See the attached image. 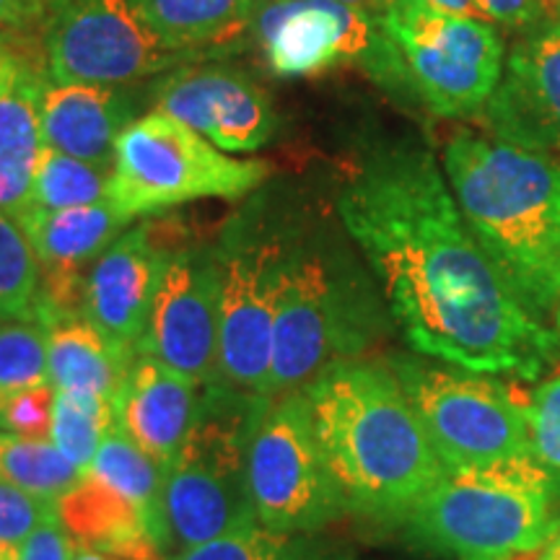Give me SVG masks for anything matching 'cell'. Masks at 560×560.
<instances>
[{"mask_svg":"<svg viewBox=\"0 0 560 560\" xmlns=\"http://www.w3.org/2000/svg\"><path fill=\"white\" fill-rule=\"evenodd\" d=\"M335 210L412 353L522 382L556 366L560 332L516 299L425 145L371 151Z\"/></svg>","mask_w":560,"mask_h":560,"instance_id":"6da1fadb","label":"cell"},{"mask_svg":"<svg viewBox=\"0 0 560 560\" xmlns=\"http://www.w3.org/2000/svg\"><path fill=\"white\" fill-rule=\"evenodd\" d=\"M348 514L400 524L446 470L387 361H342L304 389Z\"/></svg>","mask_w":560,"mask_h":560,"instance_id":"7a4b0ae2","label":"cell"},{"mask_svg":"<svg viewBox=\"0 0 560 560\" xmlns=\"http://www.w3.org/2000/svg\"><path fill=\"white\" fill-rule=\"evenodd\" d=\"M454 200L503 280L537 319L560 312V161L457 130L444 145Z\"/></svg>","mask_w":560,"mask_h":560,"instance_id":"3957f363","label":"cell"},{"mask_svg":"<svg viewBox=\"0 0 560 560\" xmlns=\"http://www.w3.org/2000/svg\"><path fill=\"white\" fill-rule=\"evenodd\" d=\"M392 327L371 270L332 231L306 223L280 291L262 395L299 392L335 363L363 359Z\"/></svg>","mask_w":560,"mask_h":560,"instance_id":"277c9868","label":"cell"},{"mask_svg":"<svg viewBox=\"0 0 560 560\" xmlns=\"http://www.w3.org/2000/svg\"><path fill=\"white\" fill-rule=\"evenodd\" d=\"M304 229L296 210L257 190L219 231L213 255L221 299V380L234 387L262 395L280 291Z\"/></svg>","mask_w":560,"mask_h":560,"instance_id":"5b68a950","label":"cell"},{"mask_svg":"<svg viewBox=\"0 0 560 560\" xmlns=\"http://www.w3.org/2000/svg\"><path fill=\"white\" fill-rule=\"evenodd\" d=\"M560 486L540 462L446 472L400 527L410 542L454 560H514L542 550L558 527Z\"/></svg>","mask_w":560,"mask_h":560,"instance_id":"8992f818","label":"cell"},{"mask_svg":"<svg viewBox=\"0 0 560 560\" xmlns=\"http://www.w3.org/2000/svg\"><path fill=\"white\" fill-rule=\"evenodd\" d=\"M423 420L446 472L509 470L537 462L527 400L493 374L418 353L387 359Z\"/></svg>","mask_w":560,"mask_h":560,"instance_id":"52a82bcc","label":"cell"},{"mask_svg":"<svg viewBox=\"0 0 560 560\" xmlns=\"http://www.w3.org/2000/svg\"><path fill=\"white\" fill-rule=\"evenodd\" d=\"M272 166L236 159L190 125L151 109L117 140L109 202L132 221L195 200H244L262 190Z\"/></svg>","mask_w":560,"mask_h":560,"instance_id":"ba28073f","label":"cell"},{"mask_svg":"<svg viewBox=\"0 0 560 560\" xmlns=\"http://www.w3.org/2000/svg\"><path fill=\"white\" fill-rule=\"evenodd\" d=\"M252 37L278 79H312L355 68L400 102L420 104L382 16L338 0H270L257 9Z\"/></svg>","mask_w":560,"mask_h":560,"instance_id":"9c48e42d","label":"cell"},{"mask_svg":"<svg viewBox=\"0 0 560 560\" xmlns=\"http://www.w3.org/2000/svg\"><path fill=\"white\" fill-rule=\"evenodd\" d=\"M382 24L425 109L444 120L482 115L506 62L499 26L425 0H392Z\"/></svg>","mask_w":560,"mask_h":560,"instance_id":"30bf717a","label":"cell"},{"mask_svg":"<svg viewBox=\"0 0 560 560\" xmlns=\"http://www.w3.org/2000/svg\"><path fill=\"white\" fill-rule=\"evenodd\" d=\"M247 488L257 524L283 535H319L348 514L304 392L272 397L249 446Z\"/></svg>","mask_w":560,"mask_h":560,"instance_id":"8fae6325","label":"cell"},{"mask_svg":"<svg viewBox=\"0 0 560 560\" xmlns=\"http://www.w3.org/2000/svg\"><path fill=\"white\" fill-rule=\"evenodd\" d=\"M39 52L55 83L125 86L202 62L166 45L130 0H52Z\"/></svg>","mask_w":560,"mask_h":560,"instance_id":"7c38bea8","label":"cell"},{"mask_svg":"<svg viewBox=\"0 0 560 560\" xmlns=\"http://www.w3.org/2000/svg\"><path fill=\"white\" fill-rule=\"evenodd\" d=\"M138 355L200 384L221 380V299L213 244L166 240Z\"/></svg>","mask_w":560,"mask_h":560,"instance_id":"4fadbf2b","label":"cell"},{"mask_svg":"<svg viewBox=\"0 0 560 560\" xmlns=\"http://www.w3.org/2000/svg\"><path fill=\"white\" fill-rule=\"evenodd\" d=\"M156 112L190 125L221 151L255 153L270 143L278 115L270 94L255 79L229 66L174 68L151 91Z\"/></svg>","mask_w":560,"mask_h":560,"instance_id":"5bb4252c","label":"cell"},{"mask_svg":"<svg viewBox=\"0 0 560 560\" xmlns=\"http://www.w3.org/2000/svg\"><path fill=\"white\" fill-rule=\"evenodd\" d=\"M482 120L490 138L520 149L560 153V19L522 32L509 47L503 73Z\"/></svg>","mask_w":560,"mask_h":560,"instance_id":"9a60e30c","label":"cell"},{"mask_svg":"<svg viewBox=\"0 0 560 560\" xmlns=\"http://www.w3.org/2000/svg\"><path fill=\"white\" fill-rule=\"evenodd\" d=\"M164 244V226L143 221L117 236L89 268L83 314L130 361L138 359L149 325Z\"/></svg>","mask_w":560,"mask_h":560,"instance_id":"2e32d148","label":"cell"},{"mask_svg":"<svg viewBox=\"0 0 560 560\" xmlns=\"http://www.w3.org/2000/svg\"><path fill=\"white\" fill-rule=\"evenodd\" d=\"M200 395V382L151 355H138L115 400L117 425L140 450L172 467L192 429Z\"/></svg>","mask_w":560,"mask_h":560,"instance_id":"e0dca14e","label":"cell"},{"mask_svg":"<svg viewBox=\"0 0 560 560\" xmlns=\"http://www.w3.org/2000/svg\"><path fill=\"white\" fill-rule=\"evenodd\" d=\"M136 104L120 86L55 83L39 96L42 138L47 149L83 159L112 172L117 140L136 122Z\"/></svg>","mask_w":560,"mask_h":560,"instance_id":"ac0fdd59","label":"cell"},{"mask_svg":"<svg viewBox=\"0 0 560 560\" xmlns=\"http://www.w3.org/2000/svg\"><path fill=\"white\" fill-rule=\"evenodd\" d=\"M249 524L257 520L247 486L182 459L170 467L161 495V548L166 558Z\"/></svg>","mask_w":560,"mask_h":560,"instance_id":"d6986e66","label":"cell"},{"mask_svg":"<svg viewBox=\"0 0 560 560\" xmlns=\"http://www.w3.org/2000/svg\"><path fill=\"white\" fill-rule=\"evenodd\" d=\"M47 83L37 52L13 50L0 79V210L21 219L32 208L45 138L39 122V96Z\"/></svg>","mask_w":560,"mask_h":560,"instance_id":"ffe728a7","label":"cell"},{"mask_svg":"<svg viewBox=\"0 0 560 560\" xmlns=\"http://www.w3.org/2000/svg\"><path fill=\"white\" fill-rule=\"evenodd\" d=\"M34 319L45 327L52 387L58 392H91L115 402L132 361L117 353L83 312L37 310Z\"/></svg>","mask_w":560,"mask_h":560,"instance_id":"44dd1931","label":"cell"},{"mask_svg":"<svg viewBox=\"0 0 560 560\" xmlns=\"http://www.w3.org/2000/svg\"><path fill=\"white\" fill-rule=\"evenodd\" d=\"M132 219L112 202L83 208H30L19 219L42 272L86 276L91 265L117 236L125 234Z\"/></svg>","mask_w":560,"mask_h":560,"instance_id":"7402d4cb","label":"cell"},{"mask_svg":"<svg viewBox=\"0 0 560 560\" xmlns=\"http://www.w3.org/2000/svg\"><path fill=\"white\" fill-rule=\"evenodd\" d=\"M58 520L83 548L120 560H166L156 537L145 527L143 514L96 478H83L58 499Z\"/></svg>","mask_w":560,"mask_h":560,"instance_id":"603a6c76","label":"cell"},{"mask_svg":"<svg viewBox=\"0 0 560 560\" xmlns=\"http://www.w3.org/2000/svg\"><path fill=\"white\" fill-rule=\"evenodd\" d=\"M166 45L198 60L236 50L252 34L255 0H130Z\"/></svg>","mask_w":560,"mask_h":560,"instance_id":"cb8c5ba5","label":"cell"},{"mask_svg":"<svg viewBox=\"0 0 560 560\" xmlns=\"http://www.w3.org/2000/svg\"><path fill=\"white\" fill-rule=\"evenodd\" d=\"M166 472H170V467H164L149 452L140 450L136 441L115 423V429L109 431L102 450L91 462L86 478L107 482L109 488L125 495L143 514L145 527L161 545V495H164Z\"/></svg>","mask_w":560,"mask_h":560,"instance_id":"d4e9b609","label":"cell"},{"mask_svg":"<svg viewBox=\"0 0 560 560\" xmlns=\"http://www.w3.org/2000/svg\"><path fill=\"white\" fill-rule=\"evenodd\" d=\"M83 480L50 439H26L0 431V482L58 501Z\"/></svg>","mask_w":560,"mask_h":560,"instance_id":"484cf974","label":"cell"},{"mask_svg":"<svg viewBox=\"0 0 560 560\" xmlns=\"http://www.w3.org/2000/svg\"><path fill=\"white\" fill-rule=\"evenodd\" d=\"M166 560H342L319 535H283L262 524L234 529Z\"/></svg>","mask_w":560,"mask_h":560,"instance_id":"4316f807","label":"cell"},{"mask_svg":"<svg viewBox=\"0 0 560 560\" xmlns=\"http://www.w3.org/2000/svg\"><path fill=\"white\" fill-rule=\"evenodd\" d=\"M115 402L91 392H58L52 410L50 441L86 478L104 439L115 429Z\"/></svg>","mask_w":560,"mask_h":560,"instance_id":"83f0119b","label":"cell"},{"mask_svg":"<svg viewBox=\"0 0 560 560\" xmlns=\"http://www.w3.org/2000/svg\"><path fill=\"white\" fill-rule=\"evenodd\" d=\"M109 179L112 172L102 166L45 145L34 174L32 208L62 210L109 202Z\"/></svg>","mask_w":560,"mask_h":560,"instance_id":"f1b7e54d","label":"cell"},{"mask_svg":"<svg viewBox=\"0 0 560 560\" xmlns=\"http://www.w3.org/2000/svg\"><path fill=\"white\" fill-rule=\"evenodd\" d=\"M42 268L24 229L0 210V319H34Z\"/></svg>","mask_w":560,"mask_h":560,"instance_id":"f546056e","label":"cell"},{"mask_svg":"<svg viewBox=\"0 0 560 560\" xmlns=\"http://www.w3.org/2000/svg\"><path fill=\"white\" fill-rule=\"evenodd\" d=\"M50 384L47 338L37 319H0V400Z\"/></svg>","mask_w":560,"mask_h":560,"instance_id":"4dcf8cb0","label":"cell"},{"mask_svg":"<svg viewBox=\"0 0 560 560\" xmlns=\"http://www.w3.org/2000/svg\"><path fill=\"white\" fill-rule=\"evenodd\" d=\"M527 416L535 457L560 486V369L532 389Z\"/></svg>","mask_w":560,"mask_h":560,"instance_id":"1f68e13d","label":"cell"},{"mask_svg":"<svg viewBox=\"0 0 560 560\" xmlns=\"http://www.w3.org/2000/svg\"><path fill=\"white\" fill-rule=\"evenodd\" d=\"M52 520H58V501L0 482V545H24Z\"/></svg>","mask_w":560,"mask_h":560,"instance_id":"d6a6232c","label":"cell"},{"mask_svg":"<svg viewBox=\"0 0 560 560\" xmlns=\"http://www.w3.org/2000/svg\"><path fill=\"white\" fill-rule=\"evenodd\" d=\"M55 397H58V389L52 384L3 397L0 400V431L26 439H50Z\"/></svg>","mask_w":560,"mask_h":560,"instance_id":"836d02e7","label":"cell"},{"mask_svg":"<svg viewBox=\"0 0 560 560\" xmlns=\"http://www.w3.org/2000/svg\"><path fill=\"white\" fill-rule=\"evenodd\" d=\"M52 0H0V42L13 50L39 52L42 26Z\"/></svg>","mask_w":560,"mask_h":560,"instance_id":"e575fe53","label":"cell"},{"mask_svg":"<svg viewBox=\"0 0 560 560\" xmlns=\"http://www.w3.org/2000/svg\"><path fill=\"white\" fill-rule=\"evenodd\" d=\"M478 3L490 24L516 34L556 19L558 9V0H478Z\"/></svg>","mask_w":560,"mask_h":560,"instance_id":"d590c367","label":"cell"},{"mask_svg":"<svg viewBox=\"0 0 560 560\" xmlns=\"http://www.w3.org/2000/svg\"><path fill=\"white\" fill-rule=\"evenodd\" d=\"M75 550V540L68 535L60 520L47 522L21 545L19 560H70Z\"/></svg>","mask_w":560,"mask_h":560,"instance_id":"8d00e7d4","label":"cell"},{"mask_svg":"<svg viewBox=\"0 0 560 560\" xmlns=\"http://www.w3.org/2000/svg\"><path fill=\"white\" fill-rule=\"evenodd\" d=\"M425 3L436 5V9H444V11H452V13H462V16H472V19H486V13H482L478 0H425Z\"/></svg>","mask_w":560,"mask_h":560,"instance_id":"74e56055","label":"cell"},{"mask_svg":"<svg viewBox=\"0 0 560 560\" xmlns=\"http://www.w3.org/2000/svg\"><path fill=\"white\" fill-rule=\"evenodd\" d=\"M338 3H346V5H353V9L376 13V16H384V11L389 9L392 0H338Z\"/></svg>","mask_w":560,"mask_h":560,"instance_id":"f35d334b","label":"cell"},{"mask_svg":"<svg viewBox=\"0 0 560 560\" xmlns=\"http://www.w3.org/2000/svg\"><path fill=\"white\" fill-rule=\"evenodd\" d=\"M540 556L545 560H560V520H558L556 532H552V537L545 542V548L540 550Z\"/></svg>","mask_w":560,"mask_h":560,"instance_id":"ab89813d","label":"cell"},{"mask_svg":"<svg viewBox=\"0 0 560 560\" xmlns=\"http://www.w3.org/2000/svg\"><path fill=\"white\" fill-rule=\"evenodd\" d=\"M70 560H120L115 556H107V552H100V550H91V548H83V545H75L73 550V558Z\"/></svg>","mask_w":560,"mask_h":560,"instance_id":"60d3db41","label":"cell"},{"mask_svg":"<svg viewBox=\"0 0 560 560\" xmlns=\"http://www.w3.org/2000/svg\"><path fill=\"white\" fill-rule=\"evenodd\" d=\"M13 58V47L5 45V42H0V79H3L5 68H9V62Z\"/></svg>","mask_w":560,"mask_h":560,"instance_id":"b9f144b4","label":"cell"},{"mask_svg":"<svg viewBox=\"0 0 560 560\" xmlns=\"http://www.w3.org/2000/svg\"><path fill=\"white\" fill-rule=\"evenodd\" d=\"M21 545H0V560H19Z\"/></svg>","mask_w":560,"mask_h":560,"instance_id":"7bdbcfd3","label":"cell"},{"mask_svg":"<svg viewBox=\"0 0 560 560\" xmlns=\"http://www.w3.org/2000/svg\"><path fill=\"white\" fill-rule=\"evenodd\" d=\"M265 3H270V0H255V5H257V9H262Z\"/></svg>","mask_w":560,"mask_h":560,"instance_id":"ee69618b","label":"cell"},{"mask_svg":"<svg viewBox=\"0 0 560 560\" xmlns=\"http://www.w3.org/2000/svg\"><path fill=\"white\" fill-rule=\"evenodd\" d=\"M556 330L560 332V312H558V317H556Z\"/></svg>","mask_w":560,"mask_h":560,"instance_id":"f6af8a7d","label":"cell"},{"mask_svg":"<svg viewBox=\"0 0 560 560\" xmlns=\"http://www.w3.org/2000/svg\"><path fill=\"white\" fill-rule=\"evenodd\" d=\"M556 16L560 19V0H558V9H556Z\"/></svg>","mask_w":560,"mask_h":560,"instance_id":"bcb514c9","label":"cell"},{"mask_svg":"<svg viewBox=\"0 0 560 560\" xmlns=\"http://www.w3.org/2000/svg\"><path fill=\"white\" fill-rule=\"evenodd\" d=\"M537 560H545V558H542V556H540V558H537Z\"/></svg>","mask_w":560,"mask_h":560,"instance_id":"7dc6e473","label":"cell"}]
</instances>
